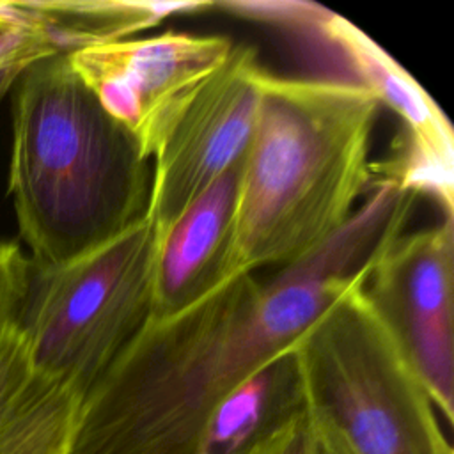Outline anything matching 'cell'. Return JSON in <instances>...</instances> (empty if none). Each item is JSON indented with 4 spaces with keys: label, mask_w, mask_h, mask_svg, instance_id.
<instances>
[{
    "label": "cell",
    "mask_w": 454,
    "mask_h": 454,
    "mask_svg": "<svg viewBox=\"0 0 454 454\" xmlns=\"http://www.w3.org/2000/svg\"><path fill=\"white\" fill-rule=\"evenodd\" d=\"M415 200L378 181L332 238L268 282L238 273L179 312L149 317L82 397L64 454H197L218 403L298 342L404 232Z\"/></svg>",
    "instance_id": "obj_1"
},
{
    "label": "cell",
    "mask_w": 454,
    "mask_h": 454,
    "mask_svg": "<svg viewBox=\"0 0 454 454\" xmlns=\"http://www.w3.org/2000/svg\"><path fill=\"white\" fill-rule=\"evenodd\" d=\"M380 101L355 80L261 76L243 156L232 275L301 261L332 238L371 190Z\"/></svg>",
    "instance_id": "obj_2"
},
{
    "label": "cell",
    "mask_w": 454,
    "mask_h": 454,
    "mask_svg": "<svg viewBox=\"0 0 454 454\" xmlns=\"http://www.w3.org/2000/svg\"><path fill=\"white\" fill-rule=\"evenodd\" d=\"M149 160L99 105L64 53L12 83L9 193L35 270L59 268L147 213Z\"/></svg>",
    "instance_id": "obj_3"
},
{
    "label": "cell",
    "mask_w": 454,
    "mask_h": 454,
    "mask_svg": "<svg viewBox=\"0 0 454 454\" xmlns=\"http://www.w3.org/2000/svg\"><path fill=\"white\" fill-rule=\"evenodd\" d=\"M367 268L294 344L310 420L348 454H452L424 385L365 298Z\"/></svg>",
    "instance_id": "obj_4"
},
{
    "label": "cell",
    "mask_w": 454,
    "mask_h": 454,
    "mask_svg": "<svg viewBox=\"0 0 454 454\" xmlns=\"http://www.w3.org/2000/svg\"><path fill=\"white\" fill-rule=\"evenodd\" d=\"M156 243L144 216L59 268L32 266L14 321L37 372L87 394L151 317Z\"/></svg>",
    "instance_id": "obj_5"
},
{
    "label": "cell",
    "mask_w": 454,
    "mask_h": 454,
    "mask_svg": "<svg viewBox=\"0 0 454 454\" xmlns=\"http://www.w3.org/2000/svg\"><path fill=\"white\" fill-rule=\"evenodd\" d=\"M362 289L434 408L454 419V216L401 232L371 261Z\"/></svg>",
    "instance_id": "obj_6"
},
{
    "label": "cell",
    "mask_w": 454,
    "mask_h": 454,
    "mask_svg": "<svg viewBox=\"0 0 454 454\" xmlns=\"http://www.w3.org/2000/svg\"><path fill=\"white\" fill-rule=\"evenodd\" d=\"M234 43L220 34L167 30L67 53L80 80L151 160Z\"/></svg>",
    "instance_id": "obj_7"
},
{
    "label": "cell",
    "mask_w": 454,
    "mask_h": 454,
    "mask_svg": "<svg viewBox=\"0 0 454 454\" xmlns=\"http://www.w3.org/2000/svg\"><path fill=\"white\" fill-rule=\"evenodd\" d=\"M262 71L252 46L234 44L168 129L153 156L145 213L156 238L245 156L257 121Z\"/></svg>",
    "instance_id": "obj_8"
},
{
    "label": "cell",
    "mask_w": 454,
    "mask_h": 454,
    "mask_svg": "<svg viewBox=\"0 0 454 454\" xmlns=\"http://www.w3.org/2000/svg\"><path fill=\"white\" fill-rule=\"evenodd\" d=\"M369 89L403 121L390 158L372 161L371 184L390 181L399 190L433 197L443 216H454V133L426 89L358 27L328 12L317 32Z\"/></svg>",
    "instance_id": "obj_9"
},
{
    "label": "cell",
    "mask_w": 454,
    "mask_h": 454,
    "mask_svg": "<svg viewBox=\"0 0 454 454\" xmlns=\"http://www.w3.org/2000/svg\"><path fill=\"white\" fill-rule=\"evenodd\" d=\"M243 158L216 177L156 239L151 317L192 305L227 278Z\"/></svg>",
    "instance_id": "obj_10"
},
{
    "label": "cell",
    "mask_w": 454,
    "mask_h": 454,
    "mask_svg": "<svg viewBox=\"0 0 454 454\" xmlns=\"http://www.w3.org/2000/svg\"><path fill=\"white\" fill-rule=\"evenodd\" d=\"M307 413L294 346L231 390L211 411L197 454H247Z\"/></svg>",
    "instance_id": "obj_11"
},
{
    "label": "cell",
    "mask_w": 454,
    "mask_h": 454,
    "mask_svg": "<svg viewBox=\"0 0 454 454\" xmlns=\"http://www.w3.org/2000/svg\"><path fill=\"white\" fill-rule=\"evenodd\" d=\"M55 53L117 43L177 14L215 9V2L28 0L23 2Z\"/></svg>",
    "instance_id": "obj_12"
},
{
    "label": "cell",
    "mask_w": 454,
    "mask_h": 454,
    "mask_svg": "<svg viewBox=\"0 0 454 454\" xmlns=\"http://www.w3.org/2000/svg\"><path fill=\"white\" fill-rule=\"evenodd\" d=\"M35 376L27 340L11 321L0 328V443Z\"/></svg>",
    "instance_id": "obj_13"
},
{
    "label": "cell",
    "mask_w": 454,
    "mask_h": 454,
    "mask_svg": "<svg viewBox=\"0 0 454 454\" xmlns=\"http://www.w3.org/2000/svg\"><path fill=\"white\" fill-rule=\"evenodd\" d=\"M215 7L231 11L236 16L278 25L284 28L317 32L328 9L307 2H215Z\"/></svg>",
    "instance_id": "obj_14"
},
{
    "label": "cell",
    "mask_w": 454,
    "mask_h": 454,
    "mask_svg": "<svg viewBox=\"0 0 454 454\" xmlns=\"http://www.w3.org/2000/svg\"><path fill=\"white\" fill-rule=\"evenodd\" d=\"M25 51L55 53L23 2H0V60Z\"/></svg>",
    "instance_id": "obj_15"
},
{
    "label": "cell",
    "mask_w": 454,
    "mask_h": 454,
    "mask_svg": "<svg viewBox=\"0 0 454 454\" xmlns=\"http://www.w3.org/2000/svg\"><path fill=\"white\" fill-rule=\"evenodd\" d=\"M32 262L18 245L4 243L0 248V328L16 319L25 300Z\"/></svg>",
    "instance_id": "obj_16"
},
{
    "label": "cell",
    "mask_w": 454,
    "mask_h": 454,
    "mask_svg": "<svg viewBox=\"0 0 454 454\" xmlns=\"http://www.w3.org/2000/svg\"><path fill=\"white\" fill-rule=\"evenodd\" d=\"M247 454H316V436L309 411Z\"/></svg>",
    "instance_id": "obj_17"
},
{
    "label": "cell",
    "mask_w": 454,
    "mask_h": 454,
    "mask_svg": "<svg viewBox=\"0 0 454 454\" xmlns=\"http://www.w3.org/2000/svg\"><path fill=\"white\" fill-rule=\"evenodd\" d=\"M39 57H44V55L25 51V53H16L0 60V98L12 87V83L21 74V71Z\"/></svg>",
    "instance_id": "obj_18"
},
{
    "label": "cell",
    "mask_w": 454,
    "mask_h": 454,
    "mask_svg": "<svg viewBox=\"0 0 454 454\" xmlns=\"http://www.w3.org/2000/svg\"><path fill=\"white\" fill-rule=\"evenodd\" d=\"M312 426H314V436H316V454H348L344 447L330 433L317 427L314 422Z\"/></svg>",
    "instance_id": "obj_19"
},
{
    "label": "cell",
    "mask_w": 454,
    "mask_h": 454,
    "mask_svg": "<svg viewBox=\"0 0 454 454\" xmlns=\"http://www.w3.org/2000/svg\"><path fill=\"white\" fill-rule=\"evenodd\" d=\"M0 454H34V452L23 445H7L0 449Z\"/></svg>",
    "instance_id": "obj_20"
},
{
    "label": "cell",
    "mask_w": 454,
    "mask_h": 454,
    "mask_svg": "<svg viewBox=\"0 0 454 454\" xmlns=\"http://www.w3.org/2000/svg\"><path fill=\"white\" fill-rule=\"evenodd\" d=\"M2 247H4V243H0V248H2Z\"/></svg>",
    "instance_id": "obj_21"
}]
</instances>
